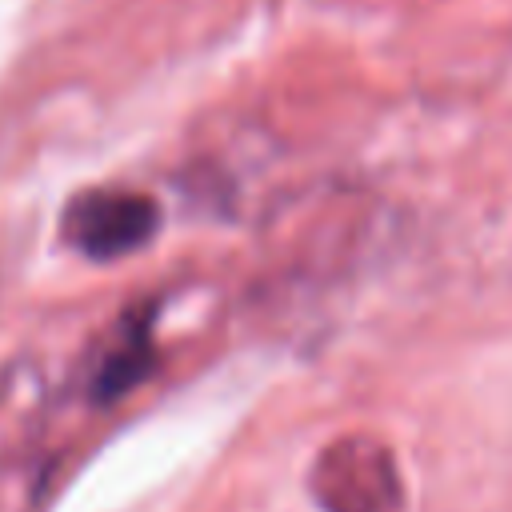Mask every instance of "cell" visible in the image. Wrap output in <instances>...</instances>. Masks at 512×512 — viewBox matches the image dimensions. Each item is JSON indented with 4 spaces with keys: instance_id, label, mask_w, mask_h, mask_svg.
Returning <instances> with one entry per match:
<instances>
[{
    "instance_id": "3957f363",
    "label": "cell",
    "mask_w": 512,
    "mask_h": 512,
    "mask_svg": "<svg viewBox=\"0 0 512 512\" xmlns=\"http://www.w3.org/2000/svg\"><path fill=\"white\" fill-rule=\"evenodd\" d=\"M52 464L36 452L0 456V512H36L48 492Z\"/></svg>"
},
{
    "instance_id": "7a4b0ae2",
    "label": "cell",
    "mask_w": 512,
    "mask_h": 512,
    "mask_svg": "<svg viewBox=\"0 0 512 512\" xmlns=\"http://www.w3.org/2000/svg\"><path fill=\"white\" fill-rule=\"evenodd\" d=\"M156 224V212L148 200L128 192H96L80 204H72L68 236L88 256H116L132 244H140Z\"/></svg>"
},
{
    "instance_id": "6da1fadb",
    "label": "cell",
    "mask_w": 512,
    "mask_h": 512,
    "mask_svg": "<svg viewBox=\"0 0 512 512\" xmlns=\"http://www.w3.org/2000/svg\"><path fill=\"white\" fill-rule=\"evenodd\" d=\"M316 492L328 512H396L400 476L388 448L368 436H348L320 456Z\"/></svg>"
}]
</instances>
